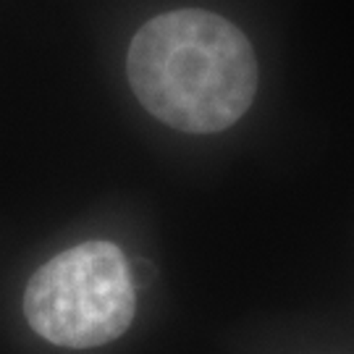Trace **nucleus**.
Listing matches in <instances>:
<instances>
[{"instance_id": "nucleus-1", "label": "nucleus", "mask_w": 354, "mask_h": 354, "mask_svg": "<svg viewBox=\"0 0 354 354\" xmlns=\"http://www.w3.org/2000/svg\"><path fill=\"white\" fill-rule=\"evenodd\" d=\"M127 76L145 111L184 134L226 131L257 95L250 39L200 8L160 13L142 26L129 45Z\"/></svg>"}, {"instance_id": "nucleus-2", "label": "nucleus", "mask_w": 354, "mask_h": 354, "mask_svg": "<svg viewBox=\"0 0 354 354\" xmlns=\"http://www.w3.org/2000/svg\"><path fill=\"white\" fill-rule=\"evenodd\" d=\"M137 313L131 268L113 241H82L29 279L24 315L45 342L92 349L118 339Z\"/></svg>"}]
</instances>
